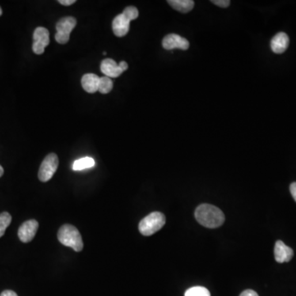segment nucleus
<instances>
[{
	"instance_id": "2",
	"label": "nucleus",
	"mask_w": 296,
	"mask_h": 296,
	"mask_svg": "<svg viewBox=\"0 0 296 296\" xmlns=\"http://www.w3.org/2000/svg\"><path fill=\"white\" fill-rule=\"evenodd\" d=\"M58 240L65 246L72 248L76 252H81L83 248L81 234L75 226L69 224H65L59 228Z\"/></svg>"
},
{
	"instance_id": "12",
	"label": "nucleus",
	"mask_w": 296,
	"mask_h": 296,
	"mask_svg": "<svg viewBox=\"0 0 296 296\" xmlns=\"http://www.w3.org/2000/svg\"><path fill=\"white\" fill-rule=\"evenodd\" d=\"M290 44V39L287 34L279 32L271 40V50L276 54H282L287 50Z\"/></svg>"
},
{
	"instance_id": "3",
	"label": "nucleus",
	"mask_w": 296,
	"mask_h": 296,
	"mask_svg": "<svg viewBox=\"0 0 296 296\" xmlns=\"http://www.w3.org/2000/svg\"><path fill=\"white\" fill-rule=\"evenodd\" d=\"M165 224V215L160 212H154L140 221L138 229L142 236H150L159 231Z\"/></svg>"
},
{
	"instance_id": "9",
	"label": "nucleus",
	"mask_w": 296,
	"mask_h": 296,
	"mask_svg": "<svg viewBox=\"0 0 296 296\" xmlns=\"http://www.w3.org/2000/svg\"><path fill=\"white\" fill-rule=\"evenodd\" d=\"M274 255H275L276 261L278 263H287L291 260L294 252L291 248L284 244L282 240H278L276 242L275 248H274Z\"/></svg>"
},
{
	"instance_id": "18",
	"label": "nucleus",
	"mask_w": 296,
	"mask_h": 296,
	"mask_svg": "<svg viewBox=\"0 0 296 296\" xmlns=\"http://www.w3.org/2000/svg\"><path fill=\"white\" fill-rule=\"evenodd\" d=\"M184 296H211V294L206 288L202 287V286H194V287L189 288L185 292Z\"/></svg>"
},
{
	"instance_id": "10",
	"label": "nucleus",
	"mask_w": 296,
	"mask_h": 296,
	"mask_svg": "<svg viewBox=\"0 0 296 296\" xmlns=\"http://www.w3.org/2000/svg\"><path fill=\"white\" fill-rule=\"evenodd\" d=\"M130 21L123 13L118 15L113 20V32L118 37L125 36L126 34L130 31Z\"/></svg>"
},
{
	"instance_id": "1",
	"label": "nucleus",
	"mask_w": 296,
	"mask_h": 296,
	"mask_svg": "<svg viewBox=\"0 0 296 296\" xmlns=\"http://www.w3.org/2000/svg\"><path fill=\"white\" fill-rule=\"evenodd\" d=\"M195 218L198 223L206 228L219 227L225 221V215L221 209L211 204H202L197 207Z\"/></svg>"
},
{
	"instance_id": "13",
	"label": "nucleus",
	"mask_w": 296,
	"mask_h": 296,
	"mask_svg": "<svg viewBox=\"0 0 296 296\" xmlns=\"http://www.w3.org/2000/svg\"><path fill=\"white\" fill-rule=\"evenodd\" d=\"M100 77L94 73H88L81 78V86L88 93H95L98 91Z\"/></svg>"
},
{
	"instance_id": "14",
	"label": "nucleus",
	"mask_w": 296,
	"mask_h": 296,
	"mask_svg": "<svg viewBox=\"0 0 296 296\" xmlns=\"http://www.w3.org/2000/svg\"><path fill=\"white\" fill-rule=\"evenodd\" d=\"M167 3L174 9L183 13H189L194 7V1L193 0H169Z\"/></svg>"
},
{
	"instance_id": "7",
	"label": "nucleus",
	"mask_w": 296,
	"mask_h": 296,
	"mask_svg": "<svg viewBox=\"0 0 296 296\" xmlns=\"http://www.w3.org/2000/svg\"><path fill=\"white\" fill-rule=\"evenodd\" d=\"M39 228V223L36 220H29L22 224L19 227V239L23 243H29L33 240Z\"/></svg>"
},
{
	"instance_id": "22",
	"label": "nucleus",
	"mask_w": 296,
	"mask_h": 296,
	"mask_svg": "<svg viewBox=\"0 0 296 296\" xmlns=\"http://www.w3.org/2000/svg\"><path fill=\"white\" fill-rule=\"evenodd\" d=\"M290 191L292 197H293V198H294V201L296 202V182H294V183H292V184H290Z\"/></svg>"
},
{
	"instance_id": "21",
	"label": "nucleus",
	"mask_w": 296,
	"mask_h": 296,
	"mask_svg": "<svg viewBox=\"0 0 296 296\" xmlns=\"http://www.w3.org/2000/svg\"><path fill=\"white\" fill-rule=\"evenodd\" d=\"M240 296H259V294H257L255 290H246L243 291Z\"/></svg>"
},
{
	"instance_id": "23",
	"label": "nucleus",
	"mask_w": 296,
	"mask_h": 296,
	"mask_svg": "<svg viewBox=\"0 0 296 296\" xmlns=\"http://www.w3.org/2000/svg\"><path fill=\"white\" fill-rule=\"evenodd\" d=\"M58 3L60 5H64V6H70V5H73L74 3H76V0H59Z\"/></svg>"
},
{
	"instance_id": "16",
	"label": "nucleus",
	"mask_w": 296,
	"mask_h": 296,
	"mask_svg": "<svg viewBox=\"0 0 296 296\" xmlns=\"http://www.w3.org/2000/svg\"><path fill=\"white\" fill-rule=\"evenodd\" d=\"M113 88V81L111 77H100V83H99L98 91L102 94H107L111 92Z\"/></svg>"
},
{
	"instance_id": "6",
	"label": "nucleus",
	"mask_w": 296,
	"mask_h": 296,
	"mask_svg": "<svg viewBox=\"0 0 296 296\" xmlns=\"http://www.w3.org/2000/svg\"><path fill=\"white\" fill-rule=\"evenodd\" d=\"M50 44V32L45 27H37L33 34L32 50L36 54L45 52L46 46Z\"/></svg>"
},
{
	"instance_id": "25",
	"label": "nucleus",
	"mask_w": 296,
	"mask_h": 296,
	"mask_svg": "<svg viewBox=\"0 0 296 296\" xmlns=\"http://www.w3.org/2000/svg\"><path fill=\"white\" fill-rule=\"evenodd\" d=\"M4 172H5L4 168H3L2 165H0V177H2Z\"/></svg>"
},
{
	"instance_id": "5",
	"label": "nucleus",
	"mask_w": 296,
	"mask_h": 296,
	"mask_svg": "<svg viewBox=\"0 0 296 296\" xmlns=\"http://www.w3.org/2000/svg\"><path fill=\"white\" fill-rule=\"evenodd\" d=\"M58 166V158L56 154L50 153L46 156L44 161H42L39 172L38 178L41 182H47L54 176L56 172Z\"/></svg>"
},
{
	"instance_id": "15",
	"label": "nucleus",
	"mask_w": 296,
	"mask_h": 296,
	"mask_svg": "<svg viewBox=\"0 0 296 296\" xmlns=\"http://www.w3.org/2000/svg\"><path fill=\"white\" fill-rule=\"evenodd\" d=\"M94 159L92 157H83L74 161L73 165V170L74 171H82V170L88 169L94 166Z\"/></svg>"
},
{
	"instance_id": "17",
	"label": "nucleus",
	"mask_w": 296,
	"mask_h": 296,
	"mask_svg": "<svg viewBox=\"0 0 296 296\" xmlns=\"http://www.w3.org/2000/svg\"><path fill=\"white\" fill-rule=\"evenodd\" d=\"M12 221V217L9 213H2L0 214V238L5 235L7 228L9 227Z\"/></svg>"
},
{
	"instance_id": "24",
	"label": "nucleus",
	"mask_w": 296,
	"mask_h": 296,
	"mask_svg": "<svg viewBox=\"0 0 296 296\" xmlns=\"http://www.w3.org/2000/svg\"><path fill=\"white\" fill-rule=\"evenodd\" d=\"M0 296H18L14 291L10 290H5L0 294Z\"/></svg>"
},
{
	"instance_id": "4",
	"label": "nucleus",
	"mask_w": 296,
	"mask_h": 296,
	"mask_svg": "<svg viewBox=\"0 0 296 296\" xmlns=\"http://www.w3.org/2000/svg\"><path fill=\"white\" fill-rule=\"evenodd\" d=\"M77 25V20L73 17L61 18L56 25L57 33L55 40L59 44H67L70 38V33Z\"/></svg>"
},
{
	"instance_id": "26",
	"label": "nucleus",
	"mask_w": 296,
	"mask_h": 296,
	"mask_svg": "<svg viewBox=\"0 0 296 296\" xmlns=\"http://www.w3.org/2000/svg\"><path fill=\"white\" fill-rule=\"evenodd\" d=\"M3 12H2V9H1V8H0V16H1V15H2Z\"/></svg>"
},
{
	"instance_id": "8",
	"label": "nucleus",
	"mask_w": 296,
	"mask_h": 296,
	"mask_svg": "<svg viewBox=\"0 0 296 296\" xmlns=\"http://www.w3.org/2000/svg\"><path fill=\"white\" fill-rule=\"evenodd\" d=\"M162 46L163 48L167 50L174 49L186 50L189 47V42L187 39L179 36L177 34H169L163 39Z\"/></svg>"
},
{
	"instance_id": "19",
	"label": "nucleus",
	"mask_w": 296,
	"mask_h": 296,
	"mask_svg": "<svg viewBox=\"0 0 296 296\" xmlns=\"http://www.w3.org/2000/svg\"><path fill=\"white\" fill-rule=\"evenodd\" d=\"M122 13H123L130 22L133 21L134 19L138 18V15H139L138 9L134 6L127 7L126 9H124V10H123Z\"/></svg>"
},
{
	"instance_id": "11",
	"label": "nucleus",
	"mask_w": 296,
	"mask_h": 296,
	"mask_svg": "<svg viewBox=\"0 0 296 296\" xmlns=\"http://www.w3.org/2000/svg\"><path fill=\"white\" fill-rule=\"evenodd\" d=\"M100 70L108 77H118L123 73L119 65L112 58H105L100 64Z\"/></svg>"
},
{
	"instance_id": "20",
	"label": "nucleus",
	"mask_w": 296,
	"mask_h": 296,
	"mask_svg": "<svg viewBox=\"0 0 296 296\" xmlns=\"http://www.w3.org/2000/svg\"><path fill=\"white\" fill-rule=\"evenodd\" d=\"M212 3L217 6L221 7V8H227L230 4L229 0H213Z\"/></svg>"
}]
</instances>
